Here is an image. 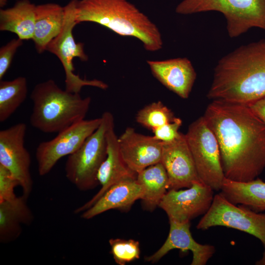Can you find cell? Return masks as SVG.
<instances>
[{"mask_svg": "<svg viewBox=\"0 0 265 265\" xmlns=\"http://www.w3.org/2000/svg\"><path fill=\"white\" fill-rule=\"evenodd\" d=\"M203 117L219 145L225 178L253 180L265 169V123L247 105L212 100Z\"/></svg>", "mask_w": 265, "mask_h": 265, "instance_id": "cell-1", "label": "cell"}, {"mask_svg": "<svg viewBox=\"0 0 265 265\" xmlns=\"http://www.w3.org/2000/svg\"><path fill=\"white\" fill-rule=\"evenodd\" d=\"M265 97V39L242 45L222 57L207 97L248 105Z\"/></svg>", "mask_w": 265, "mask_h": 265, "instance_id": "cell-2", "label": "cell"}, {"mask_svg": "<svg viewBox=\"0 0 265 265\" xmlns=\"http://www.w3.org/2000/svg\"><path fill=\"white\" fill-rule=\"evenodd\" d=\"M76 21L97 23L119 35L136 38L149 52L162 48L157 26L127 0H78Z\"/></svg>", "mask_w": 265, "mask_h": 265, "instance_id": "cell-3", "label": "cell"}, {"mask_svg": "<svg viewBox=\"0 0 265 265\" xmlns=\"http://www.w3.org/2000/svg\"><path fill=\"white\" fill-rule=\"evenodd\" d=\"M31 125L47 133L61 131L84 119L91 98L62 90L53 80L37 84L31 91Z\"/></svg>", "mask_w": 265, "mask_h": 265, "instance_id": "cell-4", "label": "cell"}, {"mask_svg": "<svg viewBox=\"0 0 265 265\" xmlns=\"http://www.w3.org/2000/svg\"><path fill=\"white\" fill-rule=\"evenodd\" d=\"M212 11L224 15L231 38L253 27L265 30V0H184L175 9L177 13L182 15Z\"/></svg>", "mask_w": 265, "mask_h": 265, "instance_id": "cell-5", "label": "cell"}, {"mask_svg": "<svg viewBox=\"0 0 265 265\" xmlns=\"http://www.w3.org/2000/svg\"><path fill=\"white\" fill-rule=\"evenodd\" d=\"M97 129L74 153L68 156L65 164L67 179L78 189L86 191L99 184L97 174L106 156V134L114 123L111 113H103Z\"/></svg>", "mask_w": 265, "mask_h": 265, "instance_id": "cell-6", "label": "cell"}, {"mask_svg": "<svg viewBox=\"0 0 265 265\" xmlns=\"http://www.w3.org/2000/svg\"><path fill=\"white\" fill-rule=\"evenodd\" d=\"M78 0H71L64 8L65 16L62 28L59 33L47 45L46 50L55 54L63 67L65 75V90L71 93H80L85 86L106 89L108 85L104 81L96 80L81 79L74 74L73 61L78 57L86 61L88 57L84 51V44L77 43L74 38L73 29L78 24L76 21V6Z\"/></svg>", "mask_w": 265, "mask_h": 265, "instance_id": "cell-7", "label": "cell"}, {"mask_svg": "<svg viewBox=\"0 0 265 265\" xmlns=\"http://www.w3.org/2000/svg\"><path fill=\"white\" fill-rule=\"evenodd\" d=\"M185 136L200 181L220 190L225 176L219 145L203 116L189 126Z\"/></svg>", "mask_w": 265, "mask_h": 265, "instance_id": "cell-8", "label": "cell"}, {"mask_svg": "<svg viewBox=\"0 0 265 265\" xmlns=\"http://www.w3.org/2000/svg\"><path fill=\"white\" fill-rule=\"evenodd\" d=\"M216 226L248 233L259 239L265 247V213L235 205L220 192L214 196L211 207L201 218L196 228L205 230Z\"/></svg>", "mask_w": 265, "mask_h": 265, "instance_id": "cell-9", "label": "cell"}, {"mask_svg": "<svg viewBox=\"0 0 265 265\" xmlns=\"http://www.w3.org/2000/svg\"><path fill=\"white\" fill-rule=\"evenodd\" d=\"M101 122V117L83 119L58 132L52 139L41 142L35 152L39 174L41 176L48 174L60 159L76 152Z\"/></svg>", "mask_w": 265, "mask_h": 265, "instance_id": "cell-10", "label": "cell"}, {"mask_svg": "<svg viewBox=\"0 0 265 265\" xmlns=\"http://www.w3.org/2000/svg\"><path fill=\"white\" fill-rule=\"evenodd\" d=\"M27 126L19 123L0 131V164L17 180L23 196L27 198L33 188L30 172L31 157L25 147Z\"/></svg>", "mask_w": 265, "mask_h": 265, "instance_id": "cell-11", "label": "cell"}, {"mask_svg": "<svg viewBox=\"0 0 265 265\" xmlns=\"http://www.w3.org/2000/svg\"><path fill=\"white\" fill-rule=\"evenodd\" d=\"M213 191L202 181H196L185 189H169L159 207L165 212L169 220L190 222L208 211L214 196Z\"/></svg>", "mask_w": 265, "mask_h": 265, "instance_id": "cell-12", "label": "cell"}, {"mask_svg": "<svg viewBox=\"0 0 265 265\" xmlns=\"http://www.w3.org/2000/svg\"><path fill=\"white\" fill-rule=\"evenodd\" d=\"M162 142L161 162L167 174L169 189L188 188L200 181L185 134L180 132L175 140Z\"/></svg>", "mask_w": 265, "mask_h": 265, "instance_id": "cell-13", "label": "cell"}, {"mask_svg": "<svg viewBox=\"0 0 265 265\" xmlns=\"http://www.w3.org/2000/svg\"><path fill=\"white\" fill-rule=\"evenodd\" d=\"M106 138V156L97 174V180L101 187L91 199L74 210L76 214L82 213L90 208L115 184L127 179L136 178L137 174L129 168L122 157L114 123L108 128Z\"/></svg>", "mask_w": 265, "mask_h": 265, "instance_id": "cell-14", "label": "cell"}, {"mask_svg": "<svg viewBox=\"0 0 265 265\" xmlns=\"http://www.w3.org/2000/svg\"><path fill=\"white\" fill-rule=\"evenodd\" d=\"M122 157L126 165L137 174L146 168L161 162L162 142L154 137L127 128L118 137Z\"/></svg>", "mask_w": 265, "mask_h": 265, "instance_id": "cell-15", "label": "cell"}, {"mask_svg": "<svg viewBox=\"0 0 265 265\" xmlns=\"http://www.w3.org/2000/svg\"><path fill=\"white\" fill-rule=\"evenodd\" d=\"M169 221L170 228L166 240L156 252L146 257L145 260L155 263L171 250L177 249L184 252L188 251L192 252L191 265H205L215 253V247L202 244L195 240L190 230V222Z\"/></svg>", "mask_w": 265, "mask_h": 265, "instance_id": "cell-16", "label": "cell"}, {"mask_svg": "<svg viewBox=\"0 0 265 265\" xmlns=\"http://www.w3.org/2000/svg\"><path fill=\"white\" fill-rule=\"evenodd\" d=\"M152 74L163 85L183 99L188 98L196 73L186 57L147 60Z\"/></svg>", "mask_w": 265, "mask_h": 265, "instance_id": "cell-17", "label": "cell"}, {"mask_svg": "<svg viewBox=\"0 0 265 265\" xmlns=\"http://www.w3.org/2000/svg\"><path fill=\"white\" fill-rule=\"evenodd\" d=\"M143 188L136 178L122 180L111 186L81 217L90 219L110 210L128 212L137 200H141Z\"/></svg>", "mask_w": 265, "mask_h": 265, "instance_id": "cell-18", "label": "cell"}, {"mask_svg": "<svg viewBox=\"0 0 265 265\" xmlns=\"http://www.w3.org/2000/svg\"><path fill=\"white\" fill-rule=\"evenodd\" d=\"M24 196L0 202V241L6 243L16 239L22 232V225H29L33 213Z\"/></svg>", "mask_w": 265, "mask_h": 265, "instance_id": "cell-19", "label": "cell"}, {"mask_svg": "<svg viewBox=\"0 0 265 265\" xmlns=\"http://www.w3.org/2000/svg\"><path fill=\"white\" fill-rule=\"evenodd\" d=\"M64 8L54 3L36 5L32 40L38 53H43L49 43L60 32L64 21Z\"/></svg>", "mask_w": 265, "mask_h": 265, "instance_id": "cell-20", "label": "cell"}, {"mask_svg": "<svg viewBox=\"0 0 265 265\" xmlns=\"http://www.w3.org/2000/svg\"><path fill=\"white\" fill-rule=\"evenodd\" d=\"M220 193L230 202L256 212L265 211V182L260 179L240 182L224 178Z\"/></svg>", "mask_w": 265, "mask_h": 265, "instance_id": "cell-21", "label": "cell"}, {"mask_svg": "<svg viewBox=\"0 0 265 265\" xmlns=\"http://www.w3.org/2000/svg\"><path fill=\"white\" fill-rule=\"evenodd\" d=\"M36 5L29 0H20L10 8L0 10V30L15 33L21 39H32Z\"/></svg>", "mask_w": 265, "mask_h": 265, "instance_id": "cell-22", "label": "cell"}, {"mask_svg": "<svg viewBox=\"0 0 265 265\" xmlns=\"http://www.w3.org/2000/svg\"><path fill=\"white\" fill-rule=\"evenodd\" d=\"M136 180L143 188L141 199L143 209L153 212L169 189L168 177L164 166L161 162L152 165L138 173Z\"/></svg>", "mask_w": 265, "mask_h": 265, "instance_id": "cell-23", "label": "cell"}, {"mask_svg": "<svg viewBox=\"0 0 265 265\" xmlns=\"http://www.w3.org/2000/svg\"><path fill=\"white\" fill-rule=\"evenodd\" d=\"M27 83L24 77L0 80V122L6 121L25 101Z\"/></svg>", "mask_w": 265, "mask_h": 265, "instance_id": "cell-24", "label": "cell"}, {"mask_svg": "<svg viewBox=\"0 0 265 265\" xmlns=\"http://www.w3.org/2000/svg\"><path fill=\"white\" fill-rule=\"evenodd\" d=\"M176 118L171 110L160 101L145 106L137 112L135 117L137 123L152 131Z\"/></svg>", "mask_w": 265, "mask_h": 265, "instance_id": "cell-25", "label": "cell"}, {"mask_svg": "<svg viewBox=\"0 0 265 265\" xmlns=\"http://www.w3.org/2000/svg\"><path fill=\"white\" fill-rule=\"evenodd\" d=\"M109 243L110 253L115 263L119 265H125L140 258L139 242L137 240L110 238Z\"/></svg>", "mask_w": 265, "mask_h": 265, "instance_id": "cell-26", "label": "cell"}, {"mask_svg": "<svg viewBox=\"0 0 265 265\" xmlns=\"http://www.w3.org/2000/svg\"><path fill=\"white\" fill-rule=\"evenodd\" d=\"M18 186V181L10 171L0 164V202L16 198L14 189Z\"/></svg>", "mask_w": 265, "mask_h": 265, "instance_id": "cell-27", "label": "cell"}, {"mask_svg": "<svg viewBox=\"0 0 265 265\" xmlns=\"http://www.w3.org/2000/svg\"><path fill=\"white\" fill-rule=\"evenodd\" d=\"M23 44V40L19 38L13 39L0 48V80L10 67L17 49Z\"/></svg>", "mask_w": 265, "mask_h": 265, "instance_id": "cell-28", "label": "cell"}, {"mask_svg": "<svg viewBox=\"0 0 265 265\" xmlns=\"http://www.w3.org/2000/svg\"><path fill=\"white\" fill-rule=\"evenodd\" d=\"M182 124V120L176 118L172 122L161 126L152 132L154 137L157 139L163 142H171L176 139L180 134L179 129Z\"/></svg>", "mask_w": 265, "mask_h": 265, "instance_id": "cell-29", "label": "cell"}, {"mask_svg": "<svg viewBox=\"0 0 265 265\" xmlns=\"http://www.w3.org/2000/svg\"><path fill=\"white\" fill-rule=\"evenodd\" d=\"M247 105L265 123V97Z\"/></svg>", "mask_w": 265, "mask_h": 265, "instance_id": "cell-30", "label": "cell"}, {"mask_svg": "<svg viewBox=\"0 0 265 265\" xmlns=\"http://www.w3.org/2000/svg\"><path fill=\"white\" fill-rule=\"evenodd\" d=\"M255 264L257 265H265V247H264V251L262 257L257 261Z\"/></svg>", "mask_w": 265, "mask_h": 265, "instance_id": "cell-31", "label": "cell"}]
</instances>
